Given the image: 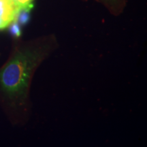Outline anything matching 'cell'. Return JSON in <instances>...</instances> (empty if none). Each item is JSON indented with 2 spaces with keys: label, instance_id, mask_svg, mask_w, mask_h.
I'll return each instance as SVG.
<instances>
[{
  "label": "cell",
  "instance_id": "obj_3",
  "mask_svg": "<svg viewBox=\"0 0 147 147\" xmlns=\"http://www.w3.org/2000/svg\"><path fill=\"white\" fill-rule=\"evenodd\" d=\"M29 12L30 10H24V9L20 10L16 19L19 25H25L28 23L29 20Z\"/></svg>",
  "mask_w": 147,
  "mask_h": 147
},
{
  "label": "cell",
  "instance_id": "obj_5",
  "mask_svg": "<svg viewBox=\"0 0 147 147\" xmlns=\"http://www.w3.org/2000/svg\"><path fill=\"white\" fill-rule=\"evenodd\" d=\"M10 32L11 34H12V36H14L19 37L21 36V27H20L19 23H18L16 20L10 24Z\"/></svg>",
  "mask_w": 147,
  "mask_h": 147
},
{
  "label": "cell",
  "instance_id": "obj_1",
  "mask_svg": "<svg viewBox=\"0 0 147 147\" xmlns=\"http://www.w3.org/2000/svg\"><path fill=\"white\" fill-rule=\"evenodd\" d=\"M42 47H28L17 51L0 71V87L12 100L25 96L32 74L46 53Z\"/></svg>",
  "mask_w": 147,
  "mask_h": 147
},
{
  "label": "cell",
  "instance_id": "obj_2",
  "mask_svg": "<svg viewBox=\"0 0 147 147\" xmlns=\"http://www.w3.org/2000/svg\"><path fill=\"white\" fill-rule=\"evenodd\" d=\"M20 10L16 0H0V30L15 21Z\"/></svg>",
  "mask_w": 147,
  "mask_h": 147
},
{
  "label": "cell",
  "instance_id": "obj_4",
  "mask_svg": "<svg viewBox=\"0 0 147 147\" xmlns=\"http://www.w3.org/2000/svg\"><path fill=\"white\" fill-rule=\"evenodd\" d=\"M16 3L20 9L31 10L33 8V1L34 0H16Z\"/></svg>",
  "mask_w": 147,
  "mask_h": 147
}]
</instances>
